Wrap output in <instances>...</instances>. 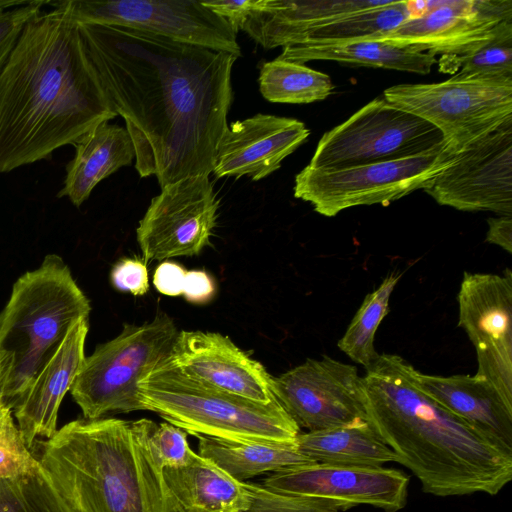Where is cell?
Here are the masks:
<instances>
[{
  "mask_svg": "<svg viewBox=\"0 0 512 512\" xmlns=\"http://www.w3.org/2000/svg\"><path fill=\"white\" fill-rule=\"evenodd\" d=\"M37 462L14 422L12 410L5 408L0 412V479L27 474Z\"/></svg>",
  "mask_w": 512,
  "mask_h": 512,
  "instance_id": "33",
  "label": "cell"
},
{
  "mask_svg": "<svg viewBox=\"0 0 512 512\" xmlns=\"http://www.w3.org/2000/svg\"><path fill=\"white\" fill-rule=\"evenodd\" d=\"M11 6L10 1H0V9H7Z\"/></svg>",
  "mask_w": 512,
  "mask_h": 512,
  "instance_id": "43",
  "label": "cell"
},
{
  "mask_svg": "<svg viewBox=\"0 0 512 512\" xmlns=\"http://www.w3.org/2000/svg\"><path fill=\"white\" fill-rule=\"evenodd\" d=\"M295 444L302 455L315 463L376 467L397 461L392 449L367 419L300 432Z\"/></svg>",
  "mask_w": 512,
  "mask_h": 512,
  "instance_id": "25",
  "label": "cell"
},
{
  "mask_svg": "<svg viewBox=\"0 0 512 512\" xmlns=\"http://www.w3.org/2000/svg\"><path fill=\"white\" fill-rule=\"evenodd\" d=\"M155 459L164 468H179L190 460L193 450L187 432L168 422L157 424L150 436Z\"/></svg>",
  "mask_w": 512,
  "mask_h": 512,
  "instance_id": "34",
  "label": "cell"
},
{
  "mask_svg": "<svg viewBox=\"0 0 512 512\" xmlns=\"http://www.w3.org/2000/svg\"><path fill=\"white\" fill-rule=\"evenodd\" d=\"M88 330V318H85L68 331L12 408L21 436L30 449L37 437L49 439L57 431L60 404L86 357L84 347Z\"/></svg>",
  "mask_w": 512,
  "mask_h": 512,
  "instance_id": "20",
  "label": "cell"
},
{
  "mask_svg": "<svg viewBox=\"0 0 512 512\" xmlns=\"http://www.w3.org/2000/svg\"><path fill=\"white\" fill-rule=\"evenodd\" d=\"M163 476L185 512H242L250 505L246 482L196 452L185 466L164 468Z\"/></svg>",
  "mask_w": 512,
  "mask_h": 512,
  "instance_id": "24",
  "label": "cell"
},
{
  "mask_svg": "<svg viewBox=\"0 0 512 512\" xmlns=\"http://www.w3.org/2000/svg\"><path fill=\"white\" fill-rule=\"evenodd\" d=\"M84 48L135 150L161 188L209 176L228 127L238 57L117 25L78 23Z\"/></svg>",
  "mask_w": 512,
  "mask_h": 512,
  "instance_id": "1",
  "label": "cell"
},
{
  "mask_svg": "<svg viewBox=\"0 0 512 512\" xmlns=\"http://www.w3.org/2000/svg\"><path fill=\"white\" fill-rule=\"evenodd\" d=\"M198 439V454L233 478L245 480L267 472L315 463L302 455L294 442L239 441L205 435Z\"/></svg>",
  "mask_w": 512,
  "mask_h": 512,
  "instance_id": "27",
  "label": "cell"
},
{
  "mask_svg": "<svg viewBox=\"0 0 512 512\" xmlns=\"http://www.w3.org/2000/svg\"><path fill=\"white\" fill-rule=\"evenodd\" d=\"M218 209L209 176L186 177L164 186L136 229L144 258L167 260L199 254L210 245Z\"/></svg>",
  "mask_w": 512,
  "mask_h": 512,
  "instance_id": "12",
  "label": "cell"
},
{
  "mask_svg": "<svg viewBox=\"0 0 512 512\" xmlns=\"http://www.w3.org/2000/svg\"><path fill=\"white\" fill-rule=\"evenodd\" d=\"M150 419H77L38 442V462L76 512H185L151 449Z\"/></svg>",
  "mask_w": 512,
  "mask_h": 512,
  "instance_id": "4",
  "label": "cell"
},
{
  "mask_svg": "<svg viewBox=\"0 0 512 512\" xmlns=\"http://www.w3.org/2000/svg\"><path fill=\"white\" fill-rule=\"evenodd\" d=\"M179 331L166 313L121 333L85 357L70 393L84 418L145 410L139 391L143 378L167 360Z\"/></svg>",
  "mask_w": 512,
  "mask_h": 512,
  "instance_id": "7",
  "label": "cell"
},
{
  "mask_svg": "<svg viewBox=\"0 0 512 512\" xmlns=\"http://www.w3.org/2000/svg\"><path fill=\"white\" fill-rule=\"evenodd\" d=\"M90 310L89 300L58 255H47L37 269L17 279L0 312V352L11 360L6 391L11 410L68 331L88 318Z\"/></svg>",
  "mask_w": 512,
  "mask_h": 512,
  "instance_id": "5",
  "label": "cell"
},
{
  "mask_svg": "<svg viewBox=\"0 0 512 512\" xmlns=\"http://www.w3.org/2000/svg\"><path fill=\"white\" fill-rule=\"evenodd\" d=\"M276 400L299 428L317 431L367 419L363 377L354 365L329 356L272 379Z\"/></svg>",
  "mask_w": 512,
  "mask_h": 512,
  "instance_id": "13",
  "label": "cell"
},
{
  "mask_svg": "<svg viewBox=\"0 0 512 512\" xmlns=\"http://www.w3.org/2000/svg\"><path fill=\"white\" fill-rule=\"evenodd\" d=\"M74 146L75 155L66 166L64 184L57 197H67L76 207L89 198L100 181L135 160L127 129L109 122L95 127Z\"/></svg>",
  "mask_w": 512,
  "mask_h": 512,
  "instance_id": "23",
  "label": "cell"
},
{
  "mask_svg": "<svg viewBox=\"0 0 512 512\" xmlns=\"http://www.w3.org/2000/svg\"><path fill=\"white\" fill-rule=\"evenodd\" d=\"M409 19L406 1L341 16L300 34L292 44L331 45L361 40H376Z\"/></svg>",
  "mask_w": 512,
  "mask_h": 512,
  "instance_id": "28",
  "label": "cell"
},
{
  "mask_svg": "<svg viewBox=\"0 0 512 512\" xmlns=\"http://www.w3.org/2000/svg\"><path fill=\"white\" fill-rule=\"evenodd\" d=\"M383 97L437 128L451 155L512 121V79L454 75L440 83L395 85Z\"/></svg>",
  "mask_w": 512,
  "mask_h": 512,
  "instance_id": "8",
  "label": "cell"
},
{
  "mask_svg": "<svg viewBox=\"0 0 512 512\" xmlns=\"http://www.w3.org/2000/svg\"><path fill=\"white\" fill-rule=\"evenodd\" d=\"M203 4L224 18L237 33L245 21L262 5L263 0L244 1H202Z\"/></svg>",
  "mask_w": 512,
  "mask_h": 512,
  "instance_id": "38",
  "label": "cell"
},
{
  "mask_svg": "<svg viewBox=\"0 0 512 512\" xmlns=\"http://www.w3.org/2000/svg\"><path fill=\"white\" fill-rule=\"evenodd\" d=\"M459 321L477 355L475 375L512 405V272H465L458 293Z\"/></svg>",
  "mask_w": 512,
  "mask_h": 512,
  "instance_id": "14",
  "label": "cell"
},
{
  "mask_svg": "<svg viewBox=\"0 0 512 512\" xmlns=\"http://www.w3.org/2000/svg\"><path fill=\"white\" fill-rule=\"evenodd\" d=\"M78 23L117 25L241 56L237 33L202 1H49Z\"/></svg>",
  "mask_w": 512,
  "mask_h": 512,
  "instance_id": "11",
  "label": "cell"
},
{
  "mask_svg": "<svg viewBox=\"0 0 512 512\" xmlns=\"http://www.w3.org/2000/svg\"><path fill=\"white\" fill-rule=\"evenodd\" d=\"M409 476L383 466L310 463L269 475L262 485L277 493L314 499L337 511L370 505L397 512L407 503Z\"/></svg>",
  "mask_w": 512,
  "mask_h": 512,
  "instance_id": "15",
  "label": "cell"
},
{
  "mask_svg": "<svg viewBox=\"0 0 512 512\" xmlns=\"http://www.w3.org/2000/svg\"><path fill=\"white\" fill-rule=\"evenodd\" d=\"M249 507L242 512H339L307 497L273 492L262 484L247 483Z\"/></svg>",
  "mask_w": 512,
  "mask_h": 512,
  "instance_id": "35",
  "label": "cell"
},
{
  "mask_svg": "<svg viewBox=\"0 0 512 512\" xmlns=\"http://www.w3.org/2000/svg\"><path fill=\"white\" fill-rule=\"evenodd\" d=\"M113 286L122 292L133 295H144L149 289V277L146 265L132 258H124L118 261L111 271Z\"/></svg>",
  "mask_w": 512,
  "mask_h": 512,
  "instance_id": "37",
  "label": "cell"
},
{
  "mask_svg": "<svg viewBox=\"0 0 512 512\" xmlns=\"http://www.w3.org/2000/svg\"><path fill=\"white\" fill-rule=\"evenodd\" d=\"M486 242L496 244L512 253V216L500 215L487 220Z\"/></svg>",
  "mask_w": 512,
  "mask_h": 512,
  "instance_id": "41",
  "label": "cell"
},
{
  "mask_svg": "<svg viewBox=\"0 0 512 512\" xmlns=\"http://www.w3.org/2000/svg\"><path fill=\"white\" fill-rule=\"evenodd\" d=\"M11 369V360L0 352V412L9 408L6 404V391Z\"/></svg>",
  "mask_w": 512,
  "mask_h": 512,
  "instance_id": "42",
  "label": "cell"
},
{
  "mask_svg": "<svg viewBox=\"0 0 512 512\" xmlns=\"http://www.w3.org/2000/svg\"><path fill=\"white\" fill-rule=\"evenodd\" d=\"M187 270L181 265L164 261L160 263L153 275V284L158 292L168 296H178L183 293Z\"/></svg>",
  "mask_w": 512,
  "mask_h": 512,
  "instance_id": "39",
  "label": "cell"
},
{
  "mask_svg": "<svg viewBox=\"0 0 512 512\" xmlns=\"http://www.w3.org/2000/svg\"><path fill=\"white\" fill-rule=\"evenodd\" d=\"M258 82L262 96L274 103H312L327 98L334 90L327 74L279 58L261 66Z\"/></svg>",
  "mask_w": 512,
  "mask_h": 512,
  "instance_id": "29",
  "label": "cell"
},
{
  "mask_svg": "<svg viewBox=\"0 0 512 512\" xmlns=\"http://www.w3.org/2000/svg\"><path fill=\"white\" fill-rule=\"evenodd\" d=\"M216 293L213 278L203 270L187 271L182 295L194 304H205L212 300Z\"/></svg>",
  "mask_w": 512,
  "mask_h": 512,
  "instance_id": "40",
  "label": "cell"
},
{
  "mask_svg": "<svg viewBox=\"0 0 512 512\" xmlns=\"http://www.w3.org/2000/svg\"><path fill=\"white\" fill-rule=\"evenodd\" d=\"M309 135L305 124L294 118L258 113L234 121L217 144L212 173L261 180L278 170Z\"/></svg>",
  "mask_w": 512,
  "mask_h": 512,
  "instance_id": "19",
  "label": "cell"
},
{
  "mask_svg": "<svg viewBox=\"0 0 512 512\" xmlns=\"http://www.w3.org/2000/svg\"><path fill=\"white\" fill-rule=\"evenodd\" d=\"M145 410L192 435L294 442L300 428L275 399L260 403L203 385L165 360L139 384Z\"/></svg>",
  "mask_w": 512,
  "mask_h": 512,
  "instance_id": "6",
  "label": "cell"
},
{
  "mask_svg": "<svg viewBox=\"0 0 512 512\" xmlns=\"http://www.w3.org/2000/svg\"><path fill=\"white\" fill-rule=\"evenodd\" d=\"M370 0H263L240 30L265 49L285 47L303 32L344 15L385 5Z\"/></svg>",
  "mask_w": 512,
  "mask_h": 512,
  "instance_id": "22",
  "label": "cell"
},
{
  "mask_svg": "<svg viewBox=\"0 0 512 512\" xmlns=\"http://www.w3.org/2000/svg\"><path fill=\"white\" fill-rule=\"evenodd\" d=\"M454 157L444 146L398 160L339 169L307 165L295 177L294 196L327 217L355 206L388 205L424 190Z\"/></svg>",
  "mask_w": 512,
  "mask_h": 512,
  "instance_id": "9",
  "label": "cell"
},
{
  "mask_svg": "<svg viewBox=\"0 0 512 512\" xmlns=\"http://www.w3.org/2000/svg\"><path fill=\"white\" fill-rule=\"evenodd\" d=\"M185 376L208 387L270 403L273 377L227 336L215 332L179 331L166 360Z\"/></svg>",
  "mask_w": 512,
  "mask_h": 512,
  "instance_id": "18",
  "label": "cell"
},
{
  "mask_svg": "<svg viewBox=\"0 0 512 512\" xmlns=\"http://www.w3.org/2000/svg\"><path fill=\"white\" fill-rule=\"evenodd\" d=\"M424 191L461 211L512 216V121L456 154Z\"/></svg>",
  "mask_w": 512,
  "mask_h": 512,
  "instance_id": "16",
  "label": "cell"
},
{
  "mask_svg": "<svg viewBox=\"0 0 512 512\" xmlns=\"http://www.w3.org/2000/svg\"><path fill=\"white\" fill-rule=\"evenodd\" d=\"M277 58L300 64L312 60H328L421 75L429 74L436 63L432 54L378 40L331 45H288L283 47Z\"/></svg>",
  "mask_w": 512,
  "mask_h": 512,
  "instance_id": "26",
  "label": "cell"
},
{
  "mask_svg": "<svg viewBox=\"0 0 512 512\" xmlns=\"http://www.w3.org/2000/svg\"><path fill=\"white\" fill-rule=\"evenodd\" d=\"M49 1H24L0 10V71L13 50L26 23L41 12Z\"/></svg>",
  "mask_w": 512,
  "mask_h": 512,
  "instance_id": "36",
  "label": "cell"
},
{
  "mask_svg": "<svg viewBox=\"0 0 512 512\" xmlns=\"http://www.w3.org/2000/svg\"><path fill=\"white\" fill-rule=\"evenodd\" d=\"M0 512H76L39 462L27 474L0 479Z\"/></svg>",
  "mask_w": 512,
  "mask_h": 512,
  "instance_id": "31",
  "label": "cell"
},
{
  "mask_svg": "<svg viewBox=\"0 0 512 512\" xmlns=\"http://www.w3.org/2000/svg\"><path fill=\"white\" fill-rule=\"evenodd\" d=\"M507 20H512V0L428 1L421 17L407 19L376 40L434 56L460 57L488 43Z\"/></svg>",
  "mask_w": 512,
  "mask_h": 512,
  "instance_id": "17",
  "label": "cell"
},
{
  "mask_svg": "<svg viewBox=\"0 0 512 512\" xmlns=\"http://www.w3.org/2000/svg\"><path fill=\"white\" fill-rule=\"evenodd\" d=\"M414 377L432 400L512 455V405L487 381L477 375H428L416 369Z\"/></svg>",
  "mask_w": 512,
  "mask_h": 512,
  "instance_id": "21",
  "label": "cell"
},
{
  "mask_svg": "<svg viewBox=\"0 0 512 512\" xmlns=\"http://www.w3.org/2000/svg\"><path fill=\"white\" fill-rule=\"evenodd\" d=\"M454 58L463 78L512 79V20L502 22L493 38L479 49Z\"/></svg>",
  "mask_w": 512,
  "mask_h": 512,
  "instance_id": "32",
  "label": "cell"
},
{
  "mask_svg": "<svg viewBox=\"0 0 512 512\" xmlns=\"http://www.w3.org/2000/svg\"><path fill=\"white\" fill-rule=\"evenodd\" d=\"M441 147L444 139L437 128L381 96L324 133L308 166L339 169L398 160Z\"/></svg>",
  "mask_w": 512,
  "mask_h": 512,
  "instance_id": "10",
  "label": "cell"
},
{
  "mask_svg": "<svg viewBox=\"0 0 512 512\" xmlns=\"http://www.w3.org/2000/svg\"><path fill=\"white\" fill-rule=\"evenodd\" d=\"M400 274L388 275L380 286L369 293L338 342V347L354 362L368 368L379 357L374 340L376 331L389 312L390 296Z\"/></svg>",
  "mask_w": 512,
  "mask_h": 512,
  "instance_id": "30",
  "label": "cell"
},
{
  "mask_svg": "<svg viewBox=\"0 0 512 512\" xmlns=\"http://www.w3.org/2000/svg\"><path fill=\"white\" fill-rule=\"evenodd\" d=\"M414 370L392 354L366 368L367 421L425 493L497 495L512 479V455L425 394Z\"/></svg>",
  "mask_w": 512,
  "mask_h": 512,
  "instance_id": "3",
  "label": "cell"
},
{
  "mask_svg": "<svg viewBox=\"0 0 512 512\" xmlns=\"http://www.w3.org/2000/svg\"><path fill=\"white\" fill-rule=\"evenodd\" d=\"M52 8L26 23L0 71V173L47 159L117 116L78 22Z\"/></svg>",
  "mask_w": 512,
  "mask_h": 512,
  "instance_id": "2",
  "label": "cell"
}]
</instances>
